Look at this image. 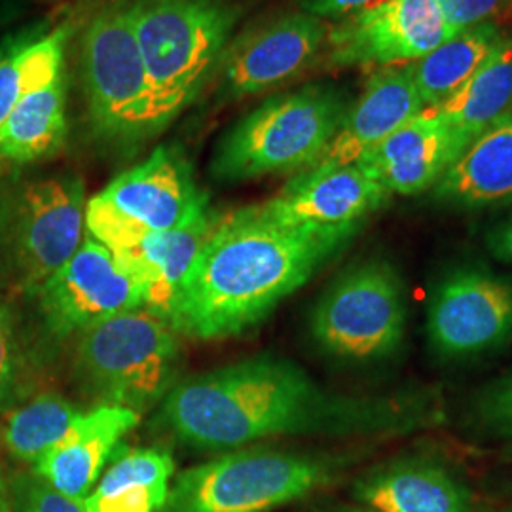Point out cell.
I'll return each mask as SVG.
<instances>
[{"instance_id": "6da1fadb", "label": "cell", "mask_w": 512, "mask_h": 512, "mask_svg": "<svg viewBox=\"0 0 512 512\" xmlns=\"http://www.w3.org/2000/svg\"><path fill=\"white\" fill-rule=\"evenodd\" d=\"M440 420L435 395H340L287 359L258 355L173 385L156 425L190 448L236 450L277 437H395Z\"/></svg>"}, {"instance_id": "d590c367", "label": "cell", "mask_w": 512, "mask_h": 512, "mask_svg": "<svg viewBox=\"0 0 512 512\" xmlns=\"http://www.w3.org/2000/svg\"><path fill=\"white\" fill-rule=\"evenodd\" d=\"M319 512H374L370 511V509H366V507H349V505H336V507H329V509H323V511Z\"/></svg>"}, {"instance_id": "e0dca14e", "label": "cell", "mask_w": 512, "mask_h": 512, "mask_svg": "<svg viewBox=\"0 0 512 512\" xmlns=\"http://www.w3.org/2000/svg\"><path fill=\"white\" fill-rule=\"evenodd\" d=\"M423 109L412 63L378 69L368 78L361 97L349 105L329 147L310 169L359 162Z\"/></svg>"}, {"instance_id": "484cf974", "label": "cell", "mask_w": 512, "mask_h": 512, "mask_svg": "<svg viewBox=\"0 0 512 512\" xmlns=\"http://www.w3.org/2000/svg\"><path fill=\"white\" fill-rule=\"evenodd\" d=\"M71 21L40 35H23L0 50V126L27 93L65 73V52L73 37Z\"/></svg>"}, {"instance_id": "ba28073f", "label": "cell", "mask_w": 512, "mask_h": 512, "mask_svg": "<svg viewBox=\"0 0 512 512\" xmlns=\"http://www.w3.org/2000/svg\"><path fill=\"white\" fill-rule=\"evenodd\" d=\"M209 209V196L196 184L183 150L162 145L93 196L86 207V228L116 251L150 232L186 226Z\"/></svg>"}, {"instance_id": "603a6c76", "label": "cell", "mask_w": 512, "mask_h": 512, "mask_svg": "<svg viewBox=\"0 0 512 512\" xmlns=\"http://www.w3.org/2000/svg\"><path fill=\"white\" fill-rule=\"evenodd\" d=\"M65 73L27 93L0 126V167H23L54 156L65 145Z\"/></svg>"}, {"instance_id": "ac0fdd59", "label": "cell", "mask_w": 512, "mask_h": 512, "mask_svg": "<svg viewBox=\"0 0 512 512\" xmlns=\"http://www.w3.org/2000/svg\"><path fill=\"white\" fill-rule=\"evenodd\" d=\"M137 423L139 412L131 408L97 404L82 412L69 435L38 458L31 471L57 492L84 501Z\"/></svg>"}, {"instance_id": "7c38bea8", "label": "cell", "mask_w": 512, "mask_h": 512, "mask_svg": "<svg viewBox=\"0 0 512 512\" xmlns=\"http://www.w3.org/2000/svg\"><path fill=\"white\" fill-rule=\"evenodd\" d=\"M427 336L446 359H471L512 342V277L484 266L452 268L431 296Z\"/></svg>"}, {"instance_id": "f1b7e54d", "label": "cell", "mask_w": 512, "mask_h": 512, "mask_svg": "<svg viewBox=\"0 0 512 512\" xmlns=\"http://www.w3.org/2000/svg\"><path fill=\"white\" fill-rule=\"evenodd\" d=\"M471 412L482 433L512 439V370L478 393Z\"/></svg>"}, {"instance_id": "74e56055", "label": "cell", "mask_w": 512, "mask_h": 512, "mask_svg": "<svg viewBox=\"0 0 512 512\" xmlns=\"http://www.w3.org/2000/svg\"><path fill=\"white\" fill-rule=\"evenodd\" d=\"M499 512H512V509H509V511H499Z\"/></svg>"}, {"instance_id": "8992f818", "label": "cell", "mask_w": 512, "mask_h": 512, "mask_svg": "<svg viewBox=\"0 0 512 512\" xmlns=\"http://www.w3.org/2000/svg\"><path fill=\"white\" fill-rule=\"evenodd\" d=\"M78 67L88 124L99 143L137 148L160 135L129 0H110L88 19Z\"/></svg>"}, {"instance_id": "d4e9b609", "label": "cell", "mask_w": 512, "mask_h": 512, "mask_svg": "<svg viewBox=\"0 0 512 512\" xmlns=\"http://www.w3.org/2000/svg\"><path fill=\"white\" fill-rule=\"evenodd\" d=\"M512 109V38L503 37L488 59L437 112L467 143Z\"/></svg>"}, {"instance_id": "2e32d148", "label": "cell", "mask_w": 512, "mask_h": 512, "mask_svg": "<svg viewBox=\"0 0 512 512\" xmlns=\"http://www.w3.org/2000/svg\"><path fill=\"white\" fill-rule=\"evenodd\" d=\"M469 143L435 109H423L359 162L385 190L414 196L433 190Z\"/></svg>"}, {"instance_id": "7402d4cb", "label": "cell", "mask_w": 512, "mask_h": 512, "mask_svg": "<svg viewBox=\"0 0 512 512\" xmlns=\"http://www.w3.org/2000/svg\"><path fill=\"white\" fill-rule=\"evenodd\" d=\"M175 463L160 448H122L84 499L86 512H162Z\"/></svg>"}, {"instance_id": "44dd1931", "label": "cell", "mask_w": 512, "mask_h": 512, "mask_svg": "<svg viewBox=\"0 0 512 512\" xmlns=\"http://www.w3.org/2000/svg\"><path fill=\"white\" fill-rule=\"evenodd\" d=\"M433 200L459 209L512 202V109L465 147L433 186Z\"/></svg>"}, {"instance_id": "8fae6325", "label": "cell", "mask_w": 512, "mask_h": 512, "mask_svg": "<svg viewBox=\"0 0 512 512\" xmlns=\"http://www.w3.org/2000/svg\"><path fill=\"white\" fill-rule=\"evenodd\" d=\"M86 207V184L73 173L27 183L10 202L6 253L25 291H38L78 251Z\"/></svg>"}, {"instance_id": "7a4b0ae2", "label": "cell", "mask_w": 512, "mask_h": 512, "mask_svg": "<svg viewBox=\"0 0 512 512\" xmlns=\"http://www.w3.org/2000/svg\"><path fill=\"white\" fill-rule=\"evenodd\" d=\"M355 234L285 226L255 205L220 217L164 319L192 340L238 336L306 285Z\"/></svg>"}, {"instance_id": "52a82bcc", "label": "cell", "mask_w": 512, "mask_h": 512, "mask_svg": "<svg viewBox=\"0 0 512 512\" xmlns=\"http://www.w3.org/2000/svg\"><path fill=\"white\" fill-rule=\"evenodd\" d=\"M179 334L147 308L128 311L78 336L76 372L97 404L143 412L175 385Z\"/></svg>"}, {"instance_id": "9a60e30c", "label": "cell", "mask_w": 512, "mask_h": 512, "mask_svg": "<svg viewBox=\"0 0 512 512\" xmlns=\"http://www.w3.org/2000/svg\"><path fill=\"white\" fill-rule=\"evenodd\" d=\"M391 194L361 164L308 169L256 211L285 226L357 232Z\"/></svg>"}, {"instance_id": "f35d334b", "label": "cell", "mask_w": 512, "mask_h": 512, "mask_svg": "<svg viewBox=\"0 0 512 512\" xmlns=\"http://www.w3.org/2000/svg\"><path fill=\"white\" fill-rule=\"evenodd\" d=\"M0 439H2V435H0ZM0 442H2V440H0Z\"/></svg>"}, {"instance_id": "277c9868", "label": "cell", "mask_w": 512, "mask_h": 512, "mask_svg": "<svg viewBox=\"0 0 512 512\" xmlns=\"http://www.w3.org/2000/svg\"><path fill=\"white\" fill-rule=\"evenodd\" d=\"M351 99L330 84L275 93L220 137L211 160L219 183L302 173L319 160L340 128Z\"/></svg>"}, {"instance_id": "836d02e7", "label": "cell", "mask_w": 512, "mask_h": 512, "mask_svg": "<svg viewBox=\"0 0 512 512\" xmlns=\"http://www.w3.org/2000/svg\"><path fill=\"white\" fill-rule=\"evenodd\" d=\"M8 209H10V202H6L0 194V245L6 243V228H8ZM2 277V272H0Z\"/></svg>"}, {"instance_id": "5b68a950", "label": "cell", "mask_w": 512, "mask_h": 512, "mask_svg": "<svg viewBox=\"0 0 512 512\" xmlns=\"http://www.w3.org/2000/svg\"><path fill=\"white\" fill-rule=\"evenodd\" d=\"M348 456L232 450L175 478L162 512H270L332 484Z\"/></svg>"}, {"instance_id": "cb8c5ba5", "label": "cell", "mask_w": 512, "mask_h": 512, "mask_svg": "<svg viewBox=\"0 0 512 512\" xmlns=\"http://www.w3.org/2000/svg\"><path fill=\"white\" fill-rule=\"evenodd\" d=\"M494 21L469 27L412 63V76L423 107L437 109L478 71L501 42Z\"/></svg>"}, {"instance_id": "4316f807", "label": "cell", "mask_w": 512, "mask_h": 512, "mask_svg": "<svg viewBox=\"0 0 512 512\" xmlns=\"http://www.w3.org/2000/svg\"><path fill=\"white\" fill-rule=\"evenodd\" d=\"M80 416L82 410L59 393H42L16 408L0 435L14 458L33 465L69 435Z\"/></svg>"}, {"instance_id": "83f0119b", "label": "cell", "mask_w": 512, "mask_h": 512, "mask_svg": "<svg viewBox=\"0 0 512 512\" xmlns=\"http://www.w3.org/2000/svg\"><path fill=\"white\" fill-rule=\"evenodd\" d=\"M8 490L14 512H86L84 501L57 492L33 471L14 476Z\"/></svg>"}, {"instance_id": "5bb4252c", "label": "cell", "mask_w": 512, "mask_h": 512, "mask_svg": "<svg viewBox=\"0 0 512 512\" xmlns=\"http://www.w3.org/2000/svg\"><path fill=\"white\" fill-rule=\"evenodd\" d=\"M37 294L46 327L57 338L80 336L112 317L145 308L141 283L90 234Z\"/></svg>"}, {"instance_id": "1f68e13d", "label": "cell", "mask_w": 512, "mask_h": 512, "mask_svg": "<svg viewBox=\"0 0 512 512\" xmlns=\"http://www.w3.org/2000/svg\"><path fill=\"white\" fill-rule=\"evenodd\" d=\"M378 0H298L302 12L319 19H342L376 4Z\"/></svg>"}, {"instance_id": "e575fe53", "label": "cell", "mask_w": 512, "mask_h": 512, "mask_svg": "<svg viewBox=\"0 0 512 512\" xmlns=\"http://www.w3.org/2000/svg\"><path fill=\"white\" fill-rule=\"evenodd\" d=\"M0 512H14L10 490H8V486L4 484L2 476H0Z\"/></svg>"}, {"instance_id": "30bf717a", "label": "cell", "mask_w": 512, "mask_h": 512, "mask_svg": "<svg viewBox=\"0 0 512 512\" xmlns=\"http://www.w3.org/2000/svg\"><path fill=\"white\" fill-rule=\"evenodd\" d=\"M329 23L302 10L262 19L234 35L220 55L211 90L217 103H234L277 90L323 59Z\"/></svg>"}, {"instance_id": "f546056e", "label": "cell", "mask_w": 512, "mask_h": 512, "mask_svg": "<svg viewBox=\"0 0 512 512\" xmlns=\"http://www.w3.org/2000/svg\"><path fill=\"white\" fill-rule=\"evenodd\" d=\"M23 355L14 317L0 304V412L12 408L21 393Z\"/></svg>"}, {"instance_id": "d6986e66", "label": "cell", "mask_w": 512, "mask_h": 512, "mask_svg": "<svg viewBox=\"0 0 512 512\" xmlns=\"http://www.w3.org/2000/svg\"><path fill=\"white\" fill-rule=\"evenodd\" d=\"M353 497L374 512H473L471 488L440 461L399 458L359 476Z\"/></svg>"}, {"instance_id": "ffe728a7", "label": "cell", "mask_w": 512, "mask_h": 512, "mask_svg": "<svg viewBox=\"0 0 512 512\" xmlns=\"http://www.w3.org/2000/svg\"><path fill=\"white\" fill-rule=\"evenodd\" d=\"M219 220V215L209 209L200 219L177 230L150 232L110 251L116 262L141 283L148 311L164 319L184 275L188 274Z\"/></svg>"}, {"instance_id": "9c48e42d", "label": "cell", "mask_w": 512, "mask_h": 512, "mask_svg": "<svg viewBox=\"0 0 512 512\" xmlns=\"http://www.w3.org/2000/svg\"><path fill=\"white\" fill-rule=\"evenodd\" d=\"M408 319L404 283L384 258L353 264L319 298L311 336L330 355L374 361L403 344Z\"/></svg>"}, {"instance_id": "ab89813d", "label": "cell", "mask_w": 512, "mask_h": 512, "mask_svg": "<svg viewBox=\"0 0 512 512\" xmlns=\"http://www.w3.org/2000/svg\"><path fill=\"white\" fill-rule=\"evenodd\" d=\"M509 2H512V0H509Z\"/></svg>"}, {"instance_id": "3957f363", "label": "cell", "mask_w": 512, "mask_h": 512, "mask_svg": "<svg viewBox=\"0 0 512 512\" xmlns=\"http://www.w3.org/2000/svg\"><path fill=\"white\" fill-rule=\"evenodd\" d=\"M129 8L164 133L209 86L241 14L228 0H129Z\"/></svg>"}, {"instance_id": "4dcf8cb0", "label": "cell", "mask_w": 512, "mask_h": 512, "mask_svg": "<svg viewBox=\"0 0 512 512\" xmlns=\"http://www.w3.org/2000/svg\"><path fill=\"white\" fill-rule=\"evenodd\" d=\"M509 0H437L442 19L452 35L492 21Z\"/></svg>"}, {"instance_id": "8d00e7d4", "label": "cell", "mask_w": 512, "mask_h": 512, "mask_svg": "<svg viewBox=\"0 0 512 512\" xmlns=\"http://www.w3.org/2000/svg\"><path fill=\"white\" fill-rule=\"evenodd\" d=\"M12 16H14V10H12V8H0V25H2L4 21H8Z\"/></svg>"}, {"instance_id": "4fadbf2b", "label": "cell", "mask_w": 512, "mask_h": 512, "mask_svg": "<svg viewBox=\"0 0 512 512\" xmlns=\"http://www.w3.org/2000/svg\"><path fill=\"white\" fill-rule=\"evenodd\" d=\"M454 37L437 0H378L329 27V67H399L414 63Z\"/></svg>"}, {"instance_id": "d6a6232c", "label": "cell", "mask_w": 512, "mask_h": 512, "mask_svg": "<svg viewBox=\"0 0 512 512\" xmlns=\"http://www.w3.org/2000/svg\"><path fill=\"white\" fill-rule=\"evenodd\" d=\"M486 247L497 260L512 264V215L495 222L488 230Z\"/></svg>"}]
</instances>
